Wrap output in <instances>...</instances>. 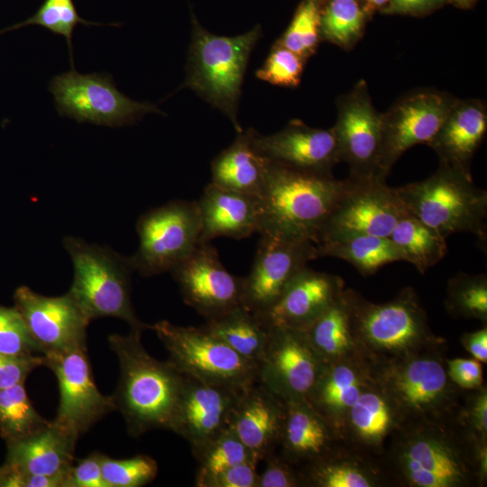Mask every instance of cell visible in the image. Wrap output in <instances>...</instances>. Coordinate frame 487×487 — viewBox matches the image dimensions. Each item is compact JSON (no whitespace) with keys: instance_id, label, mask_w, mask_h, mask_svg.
<instances>
[{"instance_id":"cell-23","label":"cell","mask_w":487,"mask_h":487,"mask_svg":"<svg viewBox=\"0 0 487 487\" xmlns=\"http://www.w3.org/2000/svg\"><path fill=\"white\" fill-rule=\"evenodd\" d=\"M340 276L306 266L291 280L274 307L262 317L269 325L305 330L343 293Z\"/></svg>"},{"instance_id":"cell-24","label":"cell","mask_w":487,"mask_h":487,"mask_svg":"<svg viewBox=\"0 0 487 487\" xmlns=\"http://www.w3.org/2000/svg\"><path fill=\"white\" fill-rule=\"evenodd\" d=\"M371 382V367L362 357L340 359L326 364L306 401L340 438L350 409Z\"/></svg>"},{"instance_id":"cell-52","label":"cell","mask_w":487,"mask_h":487,"mask_svg":"<svg viewBox=\"0 0 487 487\" xmlns=\"http://www.w3.org/2000/svg\"><path fill=\"white\" fill-rule=\"evenodd\" d=\"M461 342L464 347L468 353L471 354L473 358L478 360L481 363H486L487 362V328L486 326L464 334Z\"/></svg>"},{"instance_id":"cell-42","label":"cell","mask_w":487,"mask_h":487,"mask_svg":"<svg viewBox=\"0 0 487 487\" xmlns=\"http://www.w3.org/2000/svg\"><path fill=\"white\" fill-rule=\"evenodd\" d=\"M101 468L108 487L144 486L152 482L158 473L157 462L146 455L115 459L101 454Z\"/></svg>"},{"instance_id":"cell-1","label":"cell","mask_w":487,"mask_h":487,"mask_svg":"<svg viewBox=\"0 0 487 487\" xmlns=\"http://www.w3.org/2000/svg\"><path fill=\"white\" fill-rule=\"evenodd\" d=\"M388 444L393 476L409 487H468L485 482L487 442L480 441L462 413L435 420L402 422Z\"/></svg>"},{"instance_id":"cell-2","label":"cell","mask_w":487,"mask_h":487,"mask_svg":"<svg viewBox=\"0 0 487 487\" xmlns=\"http://www.w3.org/2000/svg\"><path fill=\"white\" fill-rule=\"evenodd\" d=\"M142 333L131 329L128 335L108 337L120 367L112 397L128 433L134 437L152 429L171 430L185 381L168 361L161 362L148 354Z\"/></svg>"},{"instance_id":"cell-11","label":"cell","mask_w":487,"mask_h":487,"mask_svg":"<svg viewBox=\"0 0 487 487\" xmlns=\"http://www.w3.org/2000/svg\"><path fill=\"white\" fill-rule=\"evenodd\" d=\"M139 247L129 257L134 271L151 277L170 272L200 244L196 201L172 200L142 214L136 224Z\"/></svg>"},{"instance_id":"cell-26","label":"cell","mask_w":487,"mask_h":487,"mask_svg":"<svg viewBox=\"0 0 487 487\" xmlns=\"http://www.w3.org/2000/svg\"><path fill=\"white\" fill-rule=\"evenodd\" d=\"M487 131V108L479 99H455L429 145L439 162L471 174V161Z\"/></svg>"},{"instance_id":"cell-18","label":"cell","mask_w":487,"mask_h":487,"mask_svg":"<svg viewBox=\"0 0 487 487\" xmlns=\"http://www.w3.org/2000/svg\"><path fill=\"white\" fill-rule=\"evenodd\" d=\"M14 299V307L23 318L41 354L87 348V327L91 321L69 292L48 297L20 286Z\"/></svg>"},{"instance_id":"cell-55","label":"cell","mask_w":487,"mask_h":487,"mask_svg":"<svg viewBox=\"0 0 487 487\" xmlns=\"http://www.w3.org/2000/svg\"><path fill=\"white\" fill-rule=\"evenodd\" d=\"M373 6L381 7L382 5H388L390 0H367Z\"/></svg>"},{"instance_id":"cell-37","label":"cell","mask_w":487,"mask_h":487,"mask_svg":"<svg viewBox=\"0 0 487 487\" xmlns=\"http://www.w3.org/2000/svg\"><path fill=\"white\" fill-rule=\"evenodd\" d=\"M193 455L198 463L195 478L198 487H203L207 480L238 464L247 461L258 464L229 427L193 452Z\"/></svg>"},{"instance_id":"cell-40","label":"cell","mask_w":487,"mask_h":487,"mask_svg":"<svg viewBox=\"0 0 487 487\" xmlns=\"http://www.w3.org/2000/svg\"><path fill=\"white\" fill-rule=\"evenodd\" d=\"M85 26L106 25L83 19L78 13L73 0H44L34 14L26 20L0 31V34L25 27L39 25L65 38L69 51L71 69L74 67L72 36L78 24Z\"/></svg>"},{"instance_id":"cell-31","label":"cell","mask_w":487,"mask_h":487,"mask_svg":"<svg viewBox=\"0 0 487 487\" xmlns=\"http://www.w3.org/2000/svg\"><path fill=\"white\" fill-rule=\"evenodd\" d=\"M246 360L258 363L266 349L271 326L242 304L201 326Z\"/></svg>"},{"instance_id":"cell-35","label":"cell","mask_w":487,"mask_h":487,"mask_svg":"<svg viewBox=\"0 0 487 487\" xmlns=\"http://www.w3.org/2000/svg\"><path fill=\"white\" fill-rule=\"evenodd\" d=\"M300 471L306 486L372 487L379 482L373 469L355 459L345 458L336 449L303 465Z\"/></svg>"},{"instance_id":"cell-15","label":"cell","mask_w":487,"mask_h":487,"mask_svg":"<svg viewBox=\"0 0 487 487\" xmlns=\"http://www.w3.org/2000/svg\"><path fill=\"white\" fill-rule=\"evenodd\" d=\"M317 258V244L310 241L260 234L252 269L243 278L242 305L265 316L295 276Z\"/></svg>"},{"instance_id":"cell-53","label":"cell","mask_w":487,"mask_h":487,"mask_svg":"<svg viewBox=\"0 0 487 487\" xmlns=\"http://www.w3.org/2000/svg\"><path fill=\"white\" fill-rule=\"evenodd\" d=\"M68 471L57 474L24 475L23 487H63Z\"/></svg>"},{"instance_id":"cell-21","label":"cell","mask_w":487,"mask_h":487,"mask_svg":"<svg viewBox=\"0 0 487 487\" xmlns=\"http://www.w3.org/2000/svg\"><path fill=\"white\" fill-rule=\"evenodd\" d=\"M242 391L185 376L171 431L189 443L192 453L197 451L228 427Z\"/></svg>"},{"instance_id":"cell-44","label":"cell","mask_w":487,"mask_h":487,"mask_svg":"<svg viewBox=\"0 0 487 487\" xmlns=\"http://www.w3.org/2000/svg\"><path fill=\"white\" fill-rule=\"evenodd\" d=\"M0 353L34 355L41 351L19 311L0 305Z\"/></svg>"},{"instance_id":"cell-20","label":"cell","mask_w":487,"mask_h":487,"mask_svg":"<svg viewBox=\"0 0 487 487\" xmlns=\"http://www.w3.org/2000/svg\"><path fill=\"white\" fill-rule=\"evenodd\" d=\"M255 150L267 160L293 169L332 174L341 161L333 127H310L294 119L278 133L262 135L251 128Z\"/></svg>"},{"instance_id":"cell-54","label":"cell","mask_w":487,"mask_h":487,"mask_svg":"<svg viewBox=\"0 0 487 487\" xmlns=\"http://www.w3.org/2000/svg\"><path fill=\"white\" fill-rule=\"evenodd\" d=\"M474 1L475 0H449V2L462 8H469L473 5Z\"/></svg>"},{"instance_id":"cell-41","label":"cell","mask_w":487,"mask_h":487,"mask_svg":"<svg viewBox=\"0 0 487 487\" xmlns=\"http://www.w3.org/2000/svg\"><path fill=\"white\" fill-rule=\"evenodd\" d=\"M321 11L320 0H303L277 42L307 60L316 52L321 41Z\"/></svg>"},{"instance_id":"cell-29","label":"cell","mask_w":487,"mask_h":487,"mask_svg":"<svg viewBox=\"0 0 487 487\" xmlns=\"http://www.w3.org/2000/svg\"><path fill=\"white\" fill-rule=\"evenodd\" d=\"M399 423L393 406L372 378V382L350 409L340 438L378 451Z\"/></svg>"},{"instance_id":"cell-50","label":"cell","mask_w":487,"mask_h":487,"mask_svg":"<svg viewBox=\"0 0 487 487\" xmlns=\"http://www.w3.org/2000/svg\"><path fill=\"white\" fill-rule=\"evenodd\" d=\"M257 465L253 461L238 464L210 478L203 487H258Z\"/></svg>"},{"instance_id":"cell-39","label":"cell","mask_w":487,"mask_h":487,"mask_svg":"<svg viewBox=\"0 0 487 487\" xmlns=\"http://www.w3.org/2000/svg\"><path fill=\"white\" fill-rule=\"evenodd\" d=\"M446 311L455 317L487 321V276L460 272L447 282Z\"/></svg>"},{"instance_id":"cell-5","label":"cell","mask_w":487,"mask_h":487,"mask_svg":"<svg viewBox=\"0 0 487 487\" xmlns=\"http://www.w3.org/2000/svg\"><path fill=\"white\" fill-rule=\"evenodd\" d=\"M441 347L370 366L372 381L391 401L400 423L460 413L464 390L450 379Z\"/></svg>"},{"instance_id":"cell-49","label":"cell","mask_w":487,"mask_h":487,"mask_svg":"<svg viewBox=\"0 0 487 487\" xmlns=\"http://www.w3.org/2000/svg\"><path fill=\"white\" fill-rule=\"evenodd\" d=\"M446 368L452 381L464 391L483 386L482 363L474 358L446 359Z\"/></svg>"},{"instance_id":"cell-25","label":"cell","mask_w":487,"mask_h":487,"mask_svg":"<svg viewBox=\"0 0 487 487\" xmlns=\"http://www.w3.org/2000/svg\"><path fill=\"white\" fill-rule=\"evenodd\" d=\"M196 202L201 220L200 243L217 237L243 239L259 231L261 213L257 197L210 182Z\"/></svg>"},{"instance_id":"cell-28","label":"cell","mask_w":487,"mask_h":487,"mask_svg":"<svg viewBox=\"0 0 487 487\" xmlns=\"http://www.w3.org/2000/svg\"><path fill=\"white\" fill-rule=\"evenodd\" d=\"M339 436L306 400L287 401L280 455L294 465L307 464L334 451Z\"/></svg>"},{"instance_id":"cell-34","label":"cell","mask_w":487,"mask_h":487,"mask_svg":"<svg viewBox=\"0 0 487 487\" xmlns=\"http://www.w3.org/2000/svg\"><path fill=\"white\" fill-rule=\"evenodd\" d=\"M389 237L403 261L413 264L422 274L447 253L446 239L410 214L398 222Z\"/></svg>"},{"instance_id":"cell-19","label":"cell","mask_w":487,"mask_h":487,"mask_svg":"<svg viewBox=\"0 0 487 487\" xmlns=\"http://www.w3.org/2000/svg\"><path fill=\"white\" fill-rule=\"evenodd\" d=\"M333 129L341 161L349 166V176L376 177L381 142V113L373 106L364 80H360L350 92L338 97L337 119Z\"/></svg>"},{"instance_id":"cell-36","label":"cell","mask_w":487,"mask_h":487,"mask_svg":"<svg viewBox=\"0 0 487 487\" xmlns=\"http://www.w3.org/2000/svg\"><path fill=\"white\" fill-rule=\"evenodd\" d=\"M50 423L33 407L24 382L0 390V435L7 445L35 434Z\"/></svg>"},{"instance_id":"cell-3","label":"cell","mask_w":487,"mask_h":487,"mask_svg":"<svg viewBox=\"0 0 487 487\" xmlns=\"http://www.w3.org/2000/svg\"><path fill=\"white\" fill-rule=\"evenodd\" d=\"M351 331L360 356L374 366L440 347L444 340L429 327L413 288L391 300L373 303L354 289L344 290Z\"/></svg>"},{"instance_id":"cell-14","label":"cell","mask_w":487,"mask_h":487,"mask_svg":"<svg viewBox=\"0 0 487 487\" xmlns=\"http://www.w3.org/2000/svg\"><path fill=\"white\" fill-rule=\"evenodd\" d=\"M43 365L55 374L60 402L52 422L78 439L108 413L116 410L112 396L96 387L87 348L42 354Z\"/></svg>"},{"instance_id":"cell-33","label":"cell","mask_w":487,"mask_h":487,"mask_svg":"<svg viewBox=\"0 0 487 487\" xmlns=\"http://www.w3.org/2000/svg\"><path fill=\"white\" fill-rule=\"evenodd\" d=\"M317 257L344 260L360 274L370 276L388 263L403 261L402 255L390 239L374 235H354L317 245Z\"/></svg>"},{"instance_id":"cell-32","label":"cell","mask_w":487,"mask_h":487,"mask_svg":"<svg viewBox=\"0 0 487 487\" xmlns=\"http://www.w3.org/2000/svg\"><path fill=\"white\" fill-rule=\"evenodd\" d=\"M302 331L325 363L345 358L361 357L351 331L344 291L325 312Z\"/></svg>"},{"instance_id":"cell-4","label":"cell","mask_w":487,"mask_h":487,"mask_svg":"<svg viewBox=\"0 0 487 487\" xmlns=\"http://www.w3.org/2000/svg\"><path fill=\"white\" fill-rule=\"evenodd\" d=\"M345 179L287 167L268 160L260 200L258 234L307 240L320 232L340 198Z\"/></svg>"},{"instance_id":"cell-46","label":"cell","mask_w":487,"mask_h":487,"mask_svg":"<svg viewBox=\"0 0 487 487\" xmlns=\"http://www.w3.org/2000/svg\"><path fill=\"white\" fill-rule=\"evenodd\" d=\"M43 363L42 354L12 355L0 353V390L25 382L28 375Z\"/></svg>"},{"instance_id":"cell-16","label":"cell","mask_w":487,"mask_h":487,"mask_svg":"<svg viewBox=\"0 0 487 487\" xmlns=\"http://www.w3.org/2000/svg\"><path fill=\"white\" fill-rule=\"evenodd\" d=\"M270 326L257 380L285 401L306 400L326 363L302 330Z\"/></svg>"},{"instance_id":"cell-30","label":"cell","mask_w":487,"mask_h":487,"mask_svg":"<svg viewBox=\"0 0 487 487\" xmlns=\"http://www.w3.org/2000/svg\"><path fill=\"white\" fill-rule=\"evenodd\" d=\"M268 160L252 142L251 128L238 133L233 143L211 163L214 184L260 198L266 179Z\"/></svg>"},{"instance_id":"cell-27","label":"cell","mask_w":487,"mask_h":487,"mask_svg":"<svg viewBox=\"0 0 487 487\" xmlns=\"http://www.w3.org/2000/svg\"><path fill=\"white\" fill-rule=\"evenodd\" d=\"M77 441L51 421L35 434L7 445L5 464L23 475L66 473L73 464Z\"/></svg>"},{"instance_id":"cell-22","label":"cell","mask_w":487,"mask_h":487,"mask_svg":"<svg viewBox=\"0 0 487 487\" xmlns=\"http://www.w3.org/2000/svg\"><path fill=\"white\" fill-rule=\"evenodd\" d=\"M287 414V401L258 380L243 390L228 427L259 464L279 447Z\"/></svg>"},{"instance_id":"cell-17","label":"cell","mask_w":487,"mask_h":487,"mask_svg":"<svg viewBox=\"0 0 487 487\" xmlns=\"http://www.w3.org/2000/svg\"><path fill=\"white\" fill-rule=\"evenodd\" d=\"M170 273L184 302L206 320L242 304L243 278L225 268L209 243H200Z\"/></svg>"},{"instance_id":"cell-12","label":"cell","mask_w":487,"mask_h":487,"mask_svg":"<svg viewBox=\"0 0 487 487\" xmlns=\"http://www.w3.org/2000/svg\"><path fill=\"white\" fill-rule=\"evenodd\" d=\"M408 215L396 188L388 186L385 179L349 176L317 244L354 235L389 237L398 222Z\"/></svg>"},{"instance_id":"cell-38","label":"cell","mask_w":487,"mask_h":487,"mask_svg":"<svg viewBox=\"0 0 487 487\" xmlns=\"http://www.w3.org/2000/svg\"><path fill=\"white\" fill-rule=\"evenodd\" d=\"M365 13L356 0H330L322 8L321 40L351 49L363 32Z\"/></svg>"},{"instance_id":"cell-9","label":"cell","mask_w":487,"mask_h":487,"mask_svg":"<svg viewBox=\"0 0 487 487\" xmlns=\"http://www.w3.org/2000/svg\"><path fill=\"white\" fill-rule=\"evenodd\" d=\"M166 348L168 362L181 374L205 383L244 390L257 381V365L202 327L167 320L151 325Z\"/></svg>"},{"instance_id":"cell-51","label":"cell","mask_w":487,"mask_h":487,"mask_svg":"<svg viewBox=\"0 0 487 487\" xmlns=\"http://www.w3.org/2000/svg\"><path fill=\"white\" fill-rule=\"evenodd\" d=\"M449 0H390L384 11L388 14H422L431 12Z\"/></svg>"},{"instance_id":"cell-48","label":"cell","mask_w":487,"mask_h":487,"mask_svg":"<svg viewBox=\"0 0 487 487\" xmlns=\"http://www.w3.org/2000/svg\"><path fill=\"white\" fill-rule=\"evenodd\" d=\"M471 391L464 399L461 413L477 438L487 442V391L482 386Z\"/></svg>"},{"instance_id":"cell-47","label":"cell","mask_w":487,"mask_h":487,"mask_svg":"<svg viewBox=\"0 0 487 487\" xmlns=\"http://www.w3.org/2000/svg\"><path fill=\"white\" fill-rule=\"evenodd\" d=\"M63 487H108L101 468V453L94 452L72 464Z\"/></svg>"},{"instance_id":"cell-13","label":"cell","mask_w":487,"mask_h":487,"mask_svg":"<svg viewBox=\"0 0 487 487\" xmlns=\"http://www.w3.org/2000/svg\"><path fill=\"white\" fill-rule=\"evenodd\" d=\"M455 97L433 89L399 98L381 113V142L376 177L386 179L395 162L417 144L430 145Z\"/></svg>"},{"instance_id":"cell-10","label":"cell","mask_w":487,"mask_h":487,"mask_svg":"<svg viewBox=\"0 0 487 487\" xmlns=\"http://www.w3.org/2000/svg\"><path fill=\"white\" fill-rule=\"evenodd\" d=\"M48 88L59 115L78 124L123 127L149 113L164 115L156 105L138 102L123 94L106 72L80 74L71 69L54 76Z\"/></svg>"},{"instance_id":"cell-45","label":"cell","mask_w":487,"mask_h":487,"mask_svg":"<svg viewBox=\"0 0 487 487\" xmlns=\"http://www.w3.org/2000/svg\"><path fill=\"white\" fill-rule=\"evenodd\" d=\"M263 461L266 466L259 474L258 487H297L306 486L300 470L275 453Z\"/></svg>"},{"instance_id":"cell-6","label":"cell","mask_w":487,"mask_h":487,"mask_svg":"<svg viewBox=\"0 0 487 487\" xmlns=\"http://www.w3.org/2000/svg\"><path fill=\"white\" fill-rule=\"evenodd\" d=\"M186 79L179 87H188L224 113L236 133L244 130L237 119L238 104L246 66L261 37V27L237 36H219L192 19Z\"/></svg>"},{"instance_id":"cell-8","label":"cell","mask_w":487,"mask_h":487,"mask_svg":"<svg viewBox=\"0 0 487 487\" xmlns=\"http://www.w3.org/2000/svg\"><path fill=\"white\" fill-rule=\"evenodd\" d=\"M63 246L74 270L68 292L90 321L115 317L131 329H151V325L138 318L131 301V274L134 271L129 257L70 235L64 238Z\"/></svg>"},{"instance_id":"cell-7","label":"cell","mask_w":487,"mask_h":487,"mask_svg":"<svg viewBox=\"0 0 487 487\" xmlns=\"http://www.w3.org/2000/svg\"><path fill=\"white\" fill-rule=\"evenodd\" d=\"M395 188L408 212L444 238L470 233L485 245L487 192L473 183L471 174L439 162L428 178Z\"/></svg>"},{"instance_id":"cell-43","label":"cell","mask_w":487,"mask_h":487,"mask_svg":"<svg viewBox=\"0 0 487 487\" xmlns=\"http://www.w3.org/2000/svg\"><path fill=\"white\" fill-rule=\"evenodd\" d=\"M305 62L302 57L276 41L255 76L275 86L293 87L300 82Z\"/></svg>"}]
</instances>
